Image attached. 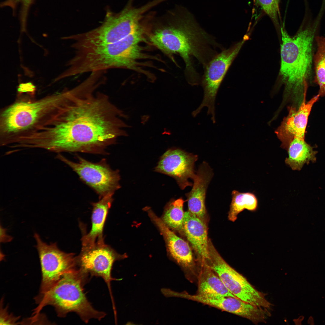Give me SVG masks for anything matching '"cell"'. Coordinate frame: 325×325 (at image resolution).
Listing matches in <instances>:
<instances>
[{
    "mask_svg": "<svg viewBox=\"0 0 325 325\" xmlns=\"http://www.w3.org/2000/svg\"><path fill=\"white\" fill-rule=\"evenodd\" d=\"M166 23L150 35V41L167 54H178L185 64L187 81L199 78L193 62L196 58L204 68L217 54L219 44L200 26L193 15L183 7L171 12Z\"/></svg>",
    "mask_w": 325,
    "mask_h": 325,
    "instance_id": "2",
    "label": "cell"
},
{
    "mask_svg": "<svg viewBox=\"0 0 325 325\" xmlns=\"http://www.w3.org/2000/svg\"><path fill=\"white\" fill-rule=\"evenodd\" d=\"M197 159V155L179 148H171L161 156L155 171L173 177L180 188L184 189L193 184L188 179H193L195 174L194 165Z\"/></svg>",
    "mask_w": 325,
    "mask_h": 325,
    "instance_id": "13",
    "label": "cell"
},
{
    "mask_svg": "<svg viewBox=\"0 0 325 325\" xmlns=\"http://www.w3.org/2000/svg\"><path fill=\"white\" fill-rule=\"evenodd\" d=\"M232 200L228 214L229 219L234 222L238 214L246 209L255 212L258 208V201L255 195L250 192H240L234 190L232 192Z\"/></svg>",
    "mask_w": 325,
    "mask_h": 325,
    "instance_id": "23",
    "label": "cell"
},
{
    "mask_svg": "<svg viewBox=\"0 0 325 325\" xmlns=\"http://www.w3.org/2000/svg\"><path fill=\"white\" fill-rule=\"evenodd\" d=\"M35 86L31 82L20 84L18 88V91L20 93L24 92H33L35 90Z\"/></svg>",
    "mask_w": 325,
    "mask_h": 325,
    "instance_id": "27",
    "label": "cell"
},
{
    "mask_svg": "<svg viewBox=\"0 0 325 325\" xmlns=\"http://www.w3.org/2000/svg\"><path fill=\"white\" fill-rule=\"evenodd\" d=\"M213 176L212 170L205 162L200 165L193 179L191 190L186 194L188 211L202 220L206 214L205 200L207 189Z\"/></svg>",
    "mask_w": 325,
    "mask_h": 325,
    "instance_id": "18",
    "label": "cell"
},
{
    "mask_svg": "<svg viewBox=\"0 0 325 325\" xmlns=\"http://www.w3.org/2000/svg\"><path fill=\"white\" fill-rule=\"evenodd\" d=\"M2 317H1L0 320V323H2V324H13V323H16L17 318L8 314L5 309L2 310Z\"/></svg>",
    "mask_w": 325,
    "mask_h": 325,
    "instance_id": "26",
    "label": "cell"
},
{
    "mask_svg": "<svg viewBox=\"0 0 325 325\" xmlns=\"http://www.w3.org/2000/svg\"><path fill=\"white\" fill-rule=\"evenodd\" d=\"M102 82L90 75L67 90L59 111L29 136L34 148L55 152L104 154L130 127L120 118L127 116L106 94L96 91Z\"/></svg>",
    "mask_w": 325,
    "mask_h": 325,
    "instance_id": "1",
    "label": "cell"
},
{
    "mask_svg": "<svg viewBox=\"0 0 325 325\" xmlns=\"http://www.w3.org/2000/svg\"><path fill=\"white\" fill-rule=\"evenodd\" d=\"M198 278L197 294L209 298L236 297L229 291L218 276L207 264H201Z\"/></svg>",
    "mask_w": 325,
    "mask_h": 325,
    "instance_id": "20",
    "label": "cell"
},
{
    "mask_svg": "<svg viewBox=\"0 0 325 325\" xmlns=\"http://www.w3.org/2000/svg\"><path fill=\"white\" fill-rule=\"evenodd\" d=\"M287 150L288 156L285 162L292 170L300 171L305 164L316 160L317 152L305 141V138H294Z\"/></svg>",
    "mask_w": 325,
    "mask_h": 325,
    "instance_id": "21",
    "label": "cell"
},
{
    "mask_svg": "<svg viewBox=\"0 0 325 325\" xmlns=\"http://www.w3.org/2000/svg\"><path fill=\"white\" fill-rule=\"evenodd\" d=\"M126 257V255L118 253L104 242H97L91 246L82 247L80 253L76 258L77 265L82 272L88 275L101 277L104 280L114 303L111 282L118 280L111 276L112 266L116 261Z\"/></svg>",
    "mask_w": 325,
    "mask_h": 325,
    "instance_id": "12",
    "label": "cell"
},
{
    "mask_svg": "<svg viewBox=\"0 0 325 325\" xmlns=\"http://www.w3.org/2000/svg\"><path fill=\"white\" fill-rule=\"evenodd\" d=\"M147 11L145 7L133 8L127 6L116 14L107 12L99 26L91 30L69 37L72 47L78 49L104 45L118 42L134 32L141 26L140 20Z\"/></svg>",
    "mask_w": 325,
    "mask_h": 325,
    "instance_id": "7",
    "label": "cell"
},
{
    "mask_svg": "<svg viewBox=\"0 0 325 325\" xmlns=\"http://www.w3.org/2000/svg\"><path fill=\"white\" fill-rule=\"evenodd\" d=\"M144 34L138 30L116 42L76 50L71 60L73 72L78 75L113 68L135 69L137 60L144 57L140 45L145 41Z\"/></svg>",
    "mask_w": 325,
    "mask_h": 325,
    "instance_id": "5",
    "label": "cell"
},
{
    "mask_svg": "<svg viewBox=\"0 0 325 325\" xmlns=\"http://www.w3.org/2000/svg\"><path fill=\"white\" fill-rule=\"evenodd\" d=\"M178 296L214 307L251 321L256 318L258 313V308L256 306L237 297L224 296L209 298L197 294L190 295L186 292L179 293Z\"/></svg>",
    "mask_w": 325,
    "mask_h": 325,
    "instance_id": "16",
    "label": "cell"
},
{
    "mask_svg": "<svg viewBox=\"0 0 325 325\" xmlns=\"http://www.w3.org/2000/svg\"><path fill=\"white\" fill-rule=\"evenodd\" d=\"M280 0H255L257 5L270 17L275 26L280 29L279 23Z\"/></svg>",
    "mask_w": 325,
    "mask_h": 325,
    "instance_id": "25",
    "label": "cell"
},
{
    "mask_svg": "<svg viewBox=\"0 0 325 325\" xmlns=\"http://www.w3.org/2000/svg\"><path fill=\"white\" fill-rule=\"evenodd\" d=\"M316 48L313 57L314 74L313 82L319 86L318 94L325 96V37L318 35L316 38Z\"/></svg>",
    "mask_w": 325,
    "mask_h": 325,
    "instance_id": "22",
    "label": "cell"
},
{
    "mask_svg": "<svg viewBox=\"0 0 325 325\" xmlns=\"http://www.w3.org/2000/svg\"><path fill=\"white\" fill-rule=\"evenodd\" d=\"M6 229L0 227V242L2 243H6L11 241L12 239V237L6 234Z\"/></svg>",
    "mask_w": 325,
    "mask_h": 325,
    "instance_id": "28",
    "label": "cell"
},
{
    "mask_svg": "<svg viewBox=\"0 0 325 325\" xmlns=\"http://www.w3.org/2000/svg\"><path fill=\"white\" fill-rule=\"evenodd\" d=\"M114 193L107 194L98 202L92 203L91 228L82 238V247L91 246L97 242H104L103 230L108 210L113 201Z\"/></svg>",
    "mask_w": 325,
    "mask_h": 325,
    "instance_id": "19",
    "label": "cell"
},
{
    "mask_svg": "<svg viewBox=\"0 0 325 325\" xmlns=\"http://www.w3.org/2000/svg\"><path fill=\"white\" fill-rule=\"evenodd\" d=\"M320 97L318 94L309 101L304 100L298 108L292 107L289 114L277 130V134L282 142L283 147L287 150L294 137L305 138L308 117L312 107Z\"/></svg>",
    "mask_w": 325,
    "mask_h": 325,
    "instance_id": "14",
    "label": "cell"
},
{
    "mask_svg": "<svg viewBox=\"0 0 325 325\" xmlns=\"http://www.w3.org/2000/svg\"><path fill=\"white\" fill-rule=\"evenodd\" d=\"M210 258L207 264L219 277L234 296L252 305L270 309L272 305L266 294L256 289L243 275L230 266L209 241Z\"/></svg>",
    "mask_w": 325,
    "mask_h": 325,
    "instance_id": "9",
    "label": "cell"
},
{
    "mask_svg": "<svg viewBox=\"0 0 325 325\" xmlns=\"http://www.w3.org/2000/svg\"><path fill=\"white\" fill-rule=\"evenodd\" d=\"M144 210L163 236L172 258L185 271L193 268V258L188 243L172 231L150 208L145 207Z\"/></svg>",
    "mask_w": 325,
    "mask_h": 325,
    "instance_id": "15",
    "label": "cell"
},
{
    "mask_svg": "<svg viewBox=\"0 0 325 325\" xmlns=\"http://www.w3.org/2000/svg\"><path fill=\"white\" fill-rule=\"evenodd\" d=\"M66 90L38 99L22 98L0 113V144L8 146L18 138L34 132L51 119L65 101Z\"/></svg>",
    "mask_w": 325,
    "mask_h": 325,
    "instance_id": "4",
    "label": "cell"
},
{
    "mask_svg": "<svg viewBox=\"0 0 325 325\" xmlns=\"http://www.w3.org/2000/svg\"><path fill=\"white\" fill-rule=\"evenodd\" d=\"M183 231L201 264L207 263L210 258L209 241L206 226L202 220L188 211L184 212Z\"/></svg>",
    "mask_w": 325,
    "mask_h": 325,
    "instance_id": "17",
    "label": "cell"
},
{
    "mask_svg": "<svg viewBox=\"0 0 325 325\" xmlns=\"http://www.w3.org/2000/svg\"><path fill=\"white\" fill-rule=\"evenodd\" d=\"M88 276L77 268L67 272L51 289L35 298L39 304L35 314L45 306L51 305L60 317H65L73 312L86 323L91 319L101 320L106 313L95 309L84 292L83 286Z\"/></svg>",
    "mask_w": 325,
    "mask_h": 325,
    "instance_id": "6",
    "label": "cell"
},
{
    "mask_svg": "<svg viewBox=\"0 0 325 325\" xmlns=\"http://www.w3.org/2000/svg\"><path fill=\"white\" fill-rule=\"evenodd\" d=\"M184 202L180 198L172 200L167 205L162 219L169 228L179 231L183 230Z\"/></svg>",
    "mask_w": 325,
    "mask_h": 325,
    "instance_id": "24",
    "label": "cell"
},
{
    "mask_svg": "<svg viewBox=\"0 0 325 325\" xmlns=\"http://www.w3.org/2000/svg\"><path fill=\"white\" fill-rule=\"evenodd\" d=\"M246 38L229 48L221 51L208 63L204 68L203 75L200 80L204 91L202 102L192 115L195 117L204 107H207L208 115L211 116L213 123L215 122V101L220 85L233 61L238 54Z\"/></svg>",
    "mask_w": 325,
    "mask_h": 325,
    "instance_id": "8",
    "label": "cell"
},
{
    "mask_svg": "<svg viewBox=\"0 0 325 325\" xmlns=\"http://www.w3.org/2000/svg\"><path fill=\"white\" fill-rule=\"evenodd\" d=\"M34 237L41 266L40 293L42 294L53 287L67 272L76 268V258L74 254L60 250L55 242H45L37 233L34 234Z\"/></svg>",
    "mask_w": 325,
    "mask_h": 325,
    "instance_id": "10",
    "label": "cell"
},
{
    "mask_svg": "<svg viewBox=\"0 0 325 325\" xmlns=\"http://www.w3.org/2000/svg\"><path fill=\"white\" fill-rule=\"evenodd\" d=\"M77 156V162L72 161L59 153L56 158L70 166L101 198L108 193H114L120 188V178L118 170H112L104 161L93 163L79 156Z\"/></svg>",
    "mask_w": 325,
    "mask_h": 325,
    "instance_id": "11",
    "label": "cell"
},
{
    "mask_svg": "<svg viewBox=\"0 0 325 325\" xmlns=\"http://www.w3.org/2000/svg\"><path fill=\"white\" fill-rule=\"evenodd\" d=\"M320 26L315 21H303L293 36L280 28V75L286 93L293 96L296 104L306 99L308 88L313 82V57Z\"/></svg>",
    "mask_w": 325,
    "mask_h": 325,
    "instance_id": "3",
    "label": "cell"
}]
</instances>
